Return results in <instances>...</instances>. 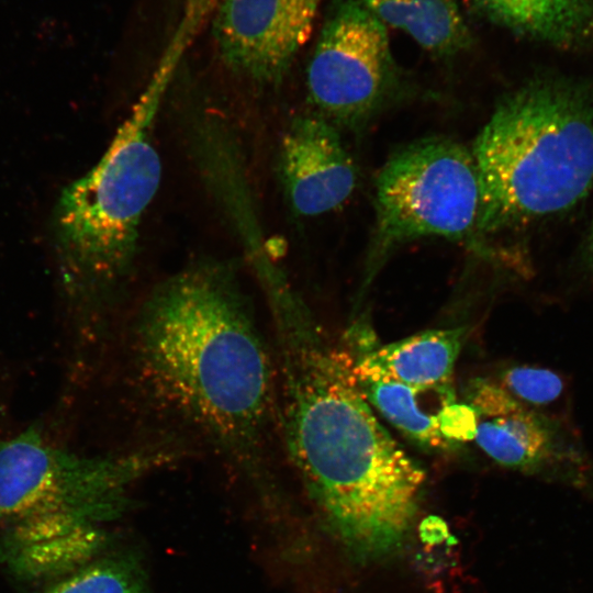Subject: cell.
Instances as JSON below:
<instances>
[{
	"label": "cell",
	"mask_w": 593,
	"mask_h": 593,
	"mask_svg": "<svg viewBox=\"0 0 593 593\" xmlns=\"http://www.w3.org/2000/svg\"><path fill=\"white\" fill-rule=\"evenodd\" d=\"M475 426L474 412L466 402L448 405L439 419L443 436L456 447L474 439Z\"/></svg>",
	"instance_id": "17"
},
{
	"label": "cell",
	"mask_w": 593,
	"mask_h": 593,
	"mask_svg": "<svg viewBox=\"0 0 593 593\" xmlns=\"http://www.w3.org/2000/svg\"><path fill=\"white\" fill-rule=\"evenodd\" d=\"M176 55L160 65L98 164L61 191L53 237L61 288L89 305L131 267L139 224L161 178L153 131Z\"/></svg>",
	"instance_id": "4"
},
{
	"label": "cell",
	"mask_w": 593,
	"mask_h": 593,
	"mask_svg": "<svg viewBox=\"0 0 593 593\" xmlns=\"http://www.w3.org/2000/svg\"><path fill=\"white\" fill-rule=\"evenodd\" d=\"M470 150L483 239L561 215L593 189V90L530 78L501 97Z\"/></svg>",
	"instance_id": "3"
},
{
	"label": "cell",
	"mask_w": 593,
	"mask_h": 593,
	"mask_svg": "<svg viewBox=\"0 0 593 593\" xmlns=\"http://www.w3.org/2000/svg\"><path fill=\"white\" fill-rule=\"evenodd\" d=\"M465 402L475 415L474 441L496 463L536 472L559 467L572 481H582L579 452L561 438L553 421L515 399L499 383L474 379Z\"/></svg>",
	"instance_id": "9"
},
{
	"label": "cell",
	"mask_w": 593,
	"mask_h": 593,
	"mask_svg": "<svg viewBox=\"0 0 593 593\" xmlns=\"http://www.w3.org/2000/svg\"><path fill=\"white\" fill-rule=\"evenodd\" d=\"M373 208L367 281L400 247L426 237L461 243L485 261L499 259V250L478 232L471 150L454 138L427 136L395 149L376 177Z\"/></svg>",
	"instance_id": "5"
},
{
	"label": "cell",
	"mask_w": 593,
	"mask_h": 593,
	"mask_svg": "<svg viewBox=\"0 0 593 593\" xmlns=\"http://www.w3.org/2000/svg\"><path fill=\"white\" fill-rule=\"evenodd\" d=\"M383 25L400 30L428 53L451 57L471 42L456 0H359Z\"/></svg>",
	"instance_id": "14"
},
{
	"label": "cell",
	"mask_w": 593,
	"mask_h": 593,
	"mask_svg": "<svg viewBox=\"0 0 593 593\" xmlns=\"http://www.w3.org/2000/svg\"><path fill=\"white\" fill-rule=\"evenodd\" d=\"M467 327L428 329L380 345L366 334L349 351L356 376L428 388L452 382Z\"/></svg>",
	"instance_id": "11"
},
{
	"label": "cell",
	"mask_w": 593,
	"mask_h": 593,
	"mask_svg": "<svg viewBox=\"0 0 593 593\" xmlns=\"http://www.w3.org/2000/svg\"><path fill=\"white\" fill-rule=\"evenodd\" d=\"M322 0H221L212 34L224 64L278 83L311 35Z\"/></svg>",
	"instance_id": "8"
},
{
	"label": "cell",
	"mask_w": 593,
	"mask_h": 593,
	"mask_svg": "<svg viewBox=\"0 0 593 593\" xmlns=\"http://www.w3.org/2000/svg\"><path fill=\"white\" fill-rule=\"evenodd\" d=\"M134 346L169 409L240 466L264 462L278 421L276 371L227 267L198 262L161 282L138 313Z\"/></svg>",
	"instance_id": "2"
},
{
	"label": "cell",
	"mask_w": 593,
	"mask_h": 593,
	"mask_svg": "<svg viewBox=\"0 0 593 593\" xmlns=\"http://www.w3.org/2000/svg\"><path fill=\"white\" fill-rule=\"evenodd\" d=\"M278 171L291 209L301 216L340 209L358 181L340 130L317 112L291 120L281 138Z\"/></svg>",
	"instance_id": "10"
},
{
	"label": "cell",
	"mask_w": 593,
	"mask_h": 593,
	"mask_svg": "<svg viewBox=\"0 0 593 593\" xmlns=\"http://www.w3.org/2000/svg\"><path fill=\"white\" fill-rule=\"evenodd\" d=\"M309 99L340 131L361 132L409 92L387 26L359 0H336L307 66Z\"/></svg>",
	"instance_id": "7"
},
{
	"label": "cell",
	"mask_w": 593,
	"mask_h": 593,
	"mask_svg": "<svg viewBox=\"0 0 593 593\" xmlns=\"http://www.w3.org/2000/svg\"><path fill=\"white\" fill-rule=\"evenodd\" d=\"M499 25L558 48L593 44V0H472Z\"/></svg>",
	"instance_id": "12"
},
{
	"label": "cell",
	"mask_w": 593,
	"mask_h": 593,
	"mask_svg": "<svg viewBox=\"0 0 593 593\" xmlns=\"http://www.w3.org/2000/svg\"><path fill=\"white\" fill-rule=\"evenodd\" d=\"M499 383L515 399L526 405L544 406L560 398L564 383L552 370L517 366L507 369Z\"/></svg>",
	"instance_id": "16"
},
{
	"label": "cell",
	"mask_w": 593,
	"mask_h": 593,
	"mask_svg": "<svg viewBox=\"0 0 593 593\" xmlns=\"http://www.w3.org/2000/svg\"><path fill=\"white\" fill-rule=\"evenodd\" d=\"M38 593H149L139 558L131 551L97 556L47 581Z\"/></svg>",
	"instance_id": "15"
},
{
	"label": "cell",
	"mask_w": 593,
	"mask_h": 593,
	"mask_svg": "<svg viewBox=\"0 0 593 593\" xmlns=\"http://www.w3.org/2000/svg\"><path fill=\"white\" fill-rule=\"evenodd\" d=\"M166 446L85 456L48 443L36 426L0 439V528L54 517L101 523L128 504L130 485L176 457Z\"/></svg>",
	"instance_id": "6"
},
{
	"label": "cell",
	"mask_w": 593,
	"mask_h": 593,
	"mask_svg": "<svg viewBox=\"0 0 593 593\" xmlns=\"http://www.w3.org/2000/svg\"><path fill=\"white\" fill-rule=\"evenodd\" d=\"M355 377L371 407L409 439L432 450L457 448L443 436L439 427L443 411L457 401L452 382L419 388Z\"/></svg>",
	"instance_id": "13"
},
{
	"label": "cell",
	"mask_w": 593,
	"mask_h": 593,
	"mask_svg": "<svg viewBox=\"0 0 593 593\" xmlns=\"http://www.w3.org/2000/svg\"><path fill=\"white\" fill-rule=\"evenodd\" d=\"M279 344L278 421L309 494L360 559L392 552L416 515L424 469L377 418L349 349L329 343L291 291L269 300Z\"/></svg>",
	"instance_id": "1"
},
{
	"label": "cell",
	"mask_w": 593,
	"mask_h": 593,
	"mask_svg": "<svg viewBox=\"0 0 593 593\" xmlns=\"http://www.w3.org/2000/svg\"><path fill=\"white\" fill-rule=\"evenodd\" d=\"M584 261L589 269L593 271V212L584 244Z\"/></svg>",
	"instance_id": "18"
}]
</instances>
